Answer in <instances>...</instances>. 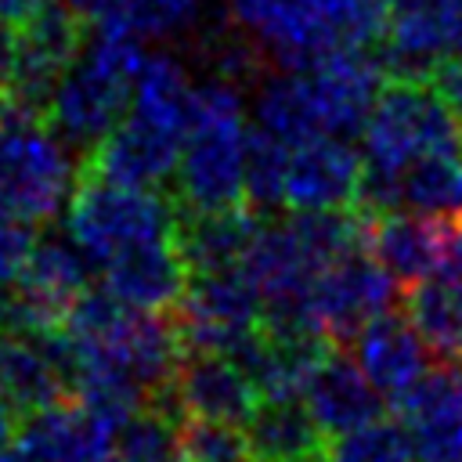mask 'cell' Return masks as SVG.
Here are the masks:
<instances>
[{"instance_id":"cell-1","label":"cell","mask_w":462,"mask_h":462,"mask_svg":"<svg viewBox=\"0 0 462 462\" xmlns=\"http://www.w3.org/2000/svg\"><path fill=\"white\" fill-rule=\"evenodd\" d=\"M375 47H339L310 69H278L253 90V123L300 144L307 137H357L383 90Z\"/></svg>"},{"instance_id":"cell-2","label":"cell","mask_w":462,"mask_h":462,"mask_svg":"<svg viewBox=\"0 0 462 462\" xmlns=\"http://www.w3.org/2000/svg\"><path fill=\"white\" fill-rule=\"evenodd\" d=\"M238 25L274 69H310L339 47H375L386 29L379 0H227Z\"/></svg>"},{"instance_id":"cell-3","label":"cell","mask_w":462,"mask_h":462,"mask_svg":"<svg viewBox=\"0 0 462 462\" xmlns=\"http://www.w3.org/2000/svg\"><path fill=\"white\" fill-rule=\"evenodd\" d=\"M144 40L119 22H97L83 51L58 79L47 123L83 155H90L123 119L134 76L144 61Z\"/></svg>"},{"instance_id":"cell-4","label":"cell","mask_w":462,"mask_h":462,"mask_svg":"<svg viewBox=\"0 0 462 462\" xmlns=\"http://www.w3.org/2000/svg\"><path fill=\"white\" fill-rule=\"evenodd\" d=\"M245 87L209 72L195 83L191 126L173 173L184 209L245 206Z\"/></svg>"},{"instance_id":"cell-5","label":"cell","mask_w":462,"mask_h":462,"mask_svg":"<svg viewBox=\"0 0 462 462\" xmlns=\"http://www.w3.org/2000/svg\"><path fill=\"white\" fill-rule=\"evenodd\" d=\"M76 148L47 116L0 97V209L43 224L69 209L79 184Z\"/></svg>"},{"instance_id":"cell-6","label":"cell","mask_w":462,"mask_h":462,"mask_svg":"<svg viewBox=\"0 0 462 462\" xmlns=\"http://www.w3.org/2000/svg\"><path fill=\"white\" fill-rule=\"evenodd\" d=\"M365 166L401 173L437 152H462V119L426 79H386L361 130Z\"/></svg>"},{"instance_id":"cell-7","label":"cell","mask_w":462,"mask_h":462,"mask_svg":"<svg viewBox=\"0 0 462 462\" xmlns=\"http://www.w3.org/2000/svg\"><path fill=\"white\" fill-rule=\"evenodd\" d=\"M177 217L180 209H173V202L162 199L155 188L116 184L97 173H87L69 199L65 231L83 245L94 267H101L123 245L173 235Z\"/></svg>"},{"instance_id":"cell-8","label":"cell","mask_w":462,"mask_h":462,"mask_svg":"<svg viewBox=\"0 0 462 462\" xmlns=\"http://www.w3.org/2000/svg\"><path fill=\"white\" fill-rule=\"evenodd\" d=\"M94 260L83 245L61 231L36 238L25 271L7 289L0 303V321L7 332H61L72 303L90 289Z\"/></svg>"},{"instance_id":"cell-9","label":"cell","mask_w":462,"mask_h":462,"mask_svg":"<svg viewBox=\"0 0 462 462\" xmlns=\"http://www.w3.org/2000/svg\"><path fill=\"white\" fill-rule=\"evenodd\" d=\"M173 318H177L184 350L235 354L263 325V303L256 285L238 263L224 271L188 274V289Z\"/></svg>"},{"instance_id":"cell-10","label":"cell","mask_w":462,"mask_h":462,"mask_svg":"<svg viewBox=\"0 0 462 462\" xmlns=\"http://www.w3.org/2000/svg\"><path fill=\"white\" fill-rule=\"evenodd\" d=\"M397 300H401V285L393 282V274L368 253V245H357L336 256L314 278L310 321L328 343L346 346L365 321L390 310Z\"/></svg>"},{"instance_id":"cell-11","label":"cell","mask_w":462,"mask_h":462,"mask_svg":"<svg viewBox=\"0 0 462 462\" xmlns=\"http://www.w3.org/2000/svg\"><path fill=\"white\" fill-rule=\"evenodd\" d=\"M83 18H76L65 4H47L40 14L14 29V69L4 97L18 108L47 116L51 94L83 51Z\"/></svg>"},{"instance_id":"cell-12","label":"cell","mask_w":462,"mask_h":462,"mask_svg":"<svg viewBox=\"0 0 462 462\" xmlns=\"http://www.w3.org/2000/svg\"><path fill=\"white\" fill-rule=\"evenodd\" d=\"M462 51V0H401L375 43L386 79H430L433 65Z\"/></svg>"},{"instance_id":"cell-13","label":"cell","mask_w":462,"mask_h":462,"mask_svg":"<svg viewBox=\"0 0 462 462\" xmlns=\"http://www.w3.org/2000/svg\"><path fill=\"white\" fill-rule=\"evenodd\" d=\"M155 404L170 408L177 419H213L245 426L260 404V390L235 357L217 350H184L170 390Z\"/></svg>"},{"instance_id":"cell-14","label":"cell","mask_w":462,"mask_h":462,"mask_svg":"<svg viewBox=\"0 0 462 462\" xmlns=\"http://www.w3.org/2000/svg\"><path fill=\"white\" fill-rule=\"evenodd\" d=\"M119 426L83 397H61L22 415L18 448L32 462H112Z\"/></svg>"},{"instance_id":"cell-15","label":"cell","mask_w":462,"mask_h":462,"mask_svg":"<svg viewBox=\"0 0 462 462\" xmlns=\"http://www.w3.org/2000/svg\"><path fill=\"white\" fill-rule=\"evenodd\" d=\"M184 137L188 134L126 108L112 134L87 155V173H97L116 184L159 188L177 173Z\"/></svg>"},{"instance_id":"cell-16","label":"cell","mask_w":462,"mask_h":462,"mask_svg":"<svg viewBox=\"0 0 462 462\" xmlns=\"http://www.w3.org/2000/svg\"><path fill=\"white\" fill-rule=\"evenodd\" d=\"M76 390V357L65 332H7L0 339V393L14 411H36Z\"/></svg>"},{"instance_id":"cell-17","label":"cell","mask_w":462,"mask_h":462,"mask_svg":"<svg viewBox=\"0 0 462 462\" xmlns=\"http://www.w3.org/2000/svg\"><path fill=\"white\" fill-rule=\"evenodd\" d=\"M105 289L130 310H155L170 314L177 310L184 289H188V263L177 245V231L162 238H144L134 245H123L112 253L101 267Z\"/></svg>"},{"instance_id":"cell-18","label":"cell","mask_w":462,"mask_h":462,"mask_svg":"<svg viewBox=\"0 0 462 462\" xmlns=\"http://www.w3.org/2000/svg\"><path fill=\"white\" fill-rule=\"evenodd\" d=\"M365 155L350 137H307L289 152L285 209H339L354 206Z\"/></svg>"},{"instance_id":"cell-19","label":"cell","mask_w":462,"mask_h":462,"mask_svg":"<svg viewBox=\"0 0 462 462\" xmlns=\"http://www.w3.org/2000/svg\"><path fill=\"white\" fill-rule=\"evenodd\" d=\"M419 462H462V372L430 368L401 401H393Z\"/></svg>"},{"instance_id":"cell-20","label":"cell","mask_w":462,"mask_h":462,"mask_svg":"<svg viewBox=\"0 0 462 462\" xmlns=\"http://www.w3.org/2000/svg\"><path fill=\"white\" fill-rule=\"evenodd\" d=\"M350 357L361 365L368 383L386 401H401L430 372V361H433V354L426 350L415 325L404 318V310L397 314L393 307L375 314L372 321H365L354 332Z\"/></svg>"},{"instance_id":"cell-21","label":"cell","mask_w":462,"mask_h":462,"mask_svg":"<svg viewBox=\"0 0 462 462\" xmlns=\"http://www.w3.org/2000/svg\"><path fill=\"white\" fill-rule=\"evenodd\" d=\"M300 397L328 440L379 419L383 404H386V397L368 383L361 365L336 343L318 357Z\"/></svg>"},{"instance_id":"cell-22","label":"cell","mask_w":462,"mask_h":462,"mask_svg":"<svg viewBox=\"0 0 462 462\" xmlns=\"http://www.w3.org/2000/svg\"><path fill=\"white\" fill-rule=\"evenodd\" d=\"M260 213L249 206H227V209H180L177 217V245L191 274L199 271H224L238 267L253 235H256Z\"/></svg>"},{"instance_id":"cell-23","label":"cell","mask_w":462,"mask_h":462,"mask_svg":"<svg viewBox=\"0 0 462 462\" xmlns=\"http://www.w3.org/2000/svg\"><path fill=\"white\" fill-rule=\"evenodd\" d=\"M256 462H325L328 437L314 422L300 393L263 397L245 422Z\"/></svg>"},{"instance_id":"cell-24","label":"cell","mask_w":462,"mask_h":462,"mask_svg":"<svg viewBox=\"0 0 462 462\" xmlns=\"http://www.w3.org/2000/svg\"><path fill=\"white\" fill-rule=\"evenodd\" d=\"M440 227H444L440 220L393 209V213L368 217L365 245L393 274L397 285H411V282H422L437 271Z\"/></svg>"},{"instance_id":"cell-25","label":"cell","mask_w":462,"mask_h":462,"mask_svg":"<svg viewBox=\"0 0 462 462\" xmlns=\"http://www.w3.org/2000/svg\"><path fill=\"white\" fill-rule=\"evenodd\" d=\"M401 307L437 365H462V278L430 274L411 282L404 285Z\"/></svg>"},{"instance_id":"cell-26","label":"cell","mask_w":462,"mask_h":462,"mask_svg":"<svg viewBox=\"0 0 462 462\" xmlns=\"http://www.w3.org/2000/svg\"><path fill=\"white\" fill-rule=\"evenodd\" d=\"M401 206L430 220L462 224V152H437L401 170Z\"/></svg>"},{"instance_id":"cell-27","label":"cell","mask_w":462,"mask_h":462,"mask_svg":"<svg viewBox=\"0 0 462 462\" xmlns=\"http://www.w3.org/2000/svg\"><path fill=\"white\" fill-rule=\"evenodd\" d=\"M289 152L282 137H274L263 126H249L245 137V206L260 217H271L285 206V173H289Z\"/></svg>"},{"instance_id":"cell-28","label":"cell","mask_w":462,"mask_h":462,"mask_svg":"<svg viewBox=\"0 0 462 462\" xmlns=\"http://www.w3.org/2000/svg\"><path fill=\"white\" fill-rule=\"evenodd\" d=\"M116 462H184L177 415L162 404L141 408L116 440Z\"/></svg>"},{"instance_id":"cell-29","label":"cell","mask_w":462,"mask_h":462,"mask_svg":"<svg viewBox=\"0 0 462 462\" xmlns=\"http://www.w3.org/2000/svg\"><path fill=\"white\" fill-rule=\"evenodd\" d=\"M325 462H419V455L411 448L404 422L379 415L350 433L332 437Z\"/></svg>"},{"instance_id":"cell-30","label":"cell","mask_w":462,"mask_h":462,"mask_svg":"<svg viewBox=\"0 0 462 462\" xmlns=\"http://www.w3.org/2000/svg\"><path fill=\"white\" fill-rule=\"evenodd\" d=\"M108 22L126 25L141 40H180L199 29L202 0H126Z\"/></svg>"},{"instance_id":"cell-31","label":"cell","mask_w":462,"mask_h":462,"mask_svg":"<svg viewBox=\"0 0 462 462\" xmlns=\"http://www.w3.org/2000/svg\"><path fill=\"white\" fill-rule=\"evenodd\" d=\"M184 462H256L245 426L213 419H177Z\"/></svg>"},{"instance_id":"cell-32","label":"cell","mask_w":462,"mask_h":462,"mask_svg":"<svg viewBox=\"0 0 462 462\" xmlns=\"http://www.w3.org/2000/svg\"><path fill=\"white\" fill-rule=\"evenodd\" d=\"M36 245V231L29 220L0 209V292H7L18 274L25 271V260Z\"/></svg>"},{"instance_id":"cell-33","label":"cell","mask_w":462,"mask_h":462,"mask_svg":"<svg viewBox=\"0 0 462 462\" xmlns=\"http://www.w3.org/2000/svg\"><path fill=\"white\" fill-rule=\"evenodd\" d=\"M426 83H430V87L455 108V116L462 119V51L440 58V61L433 65V72H430Z\"/></svg>"},{"instance_id":"cell-34","label":"cell","mask_w":462,"mask_h":462,"mask_svg":"<svg viewBox=\"0 0 462 462\" xmlns=\"http://www.w3.org/2000/svg\"><path fill=\"white\" fill-rule=\"evenodd\" d=\"M76 18H83V22H90V25H97V22H108V18H116L119 11H123V4L126 0H61Z\"/></svg>"},{"instance_id":"cell-35","label":"cell","mask_w":462,"mask_h":462,"mask_svg":"<svg viewBox=\"0 0 462 462\" xmlns=\"http://www.w3.org/2000/svg\"><path fill=\"white\" fill-rule=\"evenodd\" d=\"M47 4H54V0H0V22L11 25V29H18L32 14H40Z\"/></svg>"},{"instance_id":"cell-36","label":"cell","mask_w":462,"mask_h":462,"mask_svg":"<svg viewBox=\"0 0 462 462\" xmlns=\"http://www.w3.org/2000/svg\"><path fill=\"white\" fill-rule=\"evenodd\" d=\"M11 69H14V29L0 22V97L7 94Z\"/></svg>"},{"instance_id":"cell-37","label":"cell","mask_w":462,"mask_h":462,"mask_svg":"<svg viewBox=\"0 0 462 462\" xmlns=\"http://www.w3.org/2000/svg\"><path fill=\"white\" fill-rule=\"evenodd\" d=\"M14 415H18V411H14V408H11V401L0 393V448H4V444H7L14 433H18V426H14Z\"/></svg>"},{"instance_id":"cell-38","label":"cell","mask_w":462,"mask_h":462,"mask_svg":"<svg viewBox=\"0 0 462 462\" xmlns=\"http://www.w3.org/2000/svg\"><path fill=\"white\" fill-rule=\"evenodd\" d=\"M0 462H32V458H29L22 448H7V444H4V448H0Z\"/></svg>"},{"instance_id":"cell-39","label":"cell","mask_w":462,"mask_h":462,"mask_svg":"<svg viewBox=\"0 0 462 462\" xmlns=\"http://www.w3.org/2000/svg\"><path fill=\"white\" fill-rule=\"evenodd\" d=\"M379 4H386V7H393V4H401V0H379Z\"/></svg>"},{"instance_id":"cell-40","label":"cell","mask_w":462,"mask_h":462,"mask_svg":"<svg viewBox=\"0 0 462 462\" xmlns=\"http://www.w3.org/2000/svg\"><path fill=\"white\" fill-rule=\"evenodd\" d=\"M0 339H4V321H0Z\"/></svg>"},{"instance_id":"cell-41","label":"cell","mask_w":462,"mask_h":462,"mask_svg":"<svg viewBox=\"0 0 462 462\" xmlns=\"http://www.w3.org/2000/svg\"><path fill=\"white\" fill-rule=\"evenodd\" d=\"M458 372H462V365H458Z\"/></svg>"},{"instance_id":"cell-42","label":"cell","mask_w":462,"mask_h":462,"mask_svg":"<svg viewBox=\"0 0 462 462\" xmlns=\"http://www.w3.org/2000/svg\"><path fill=\"white\" fill-rule=\"evenodd\" d=\"M112 462H116V458H112Z\"/></svg>"}]
</instances>
